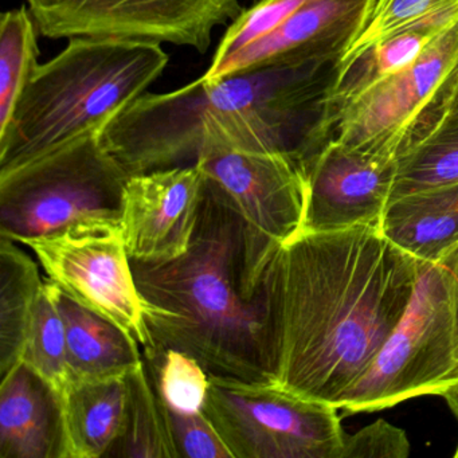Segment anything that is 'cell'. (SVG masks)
<instances>
[{
  "mask_svg": "<svg viewBox=\"0 0 458 458\" xmlns=\"http://www.w3.org/2000/svg\"><path fill=\"white\" fill-rule=\"evenodd\" d=\"M127 377L68 382L61 390L64 458L106 457L124 428Z\"/></svg>",
  "mask_w": 458,
  "mask_h": 458,
  "instance_id": "ac0fdd59",
  "label": "cell"
},
{
  "mask_svg": "<svg viewBox=\"0 0 458 458\" xmlns=\"http://www.w3.org/2000/svg\"><path fill=\"white\" fill-rule=\"evenodd\" d=\"M458 183V111L436 125L396 159L390 200L420 190Z\"/></svg>",
  "mask_w": 458,
  "mask_h": 458,
  "instance_id": "7402d4cb",
  "label": "cell"
},
{
  "mask_svg": "<svg viewBox=\"0 0 458 458\" xmlns=\"http://www.w3.org/2000/svg\"><path fill=\"white\" fill-rule=\"evenodd\" d=\"M452 111H458V74L454 87H453L452 95H450L449 103H447L446 112Z\"/></svg>",
  "mask_w": 458,
  "mask_h": 458,
  "instance_id": "1f68e13d",
  "label": "cell"
},
{
  "mask_svg": "<svg viewBox=\"0 0 458 458\" xmlns=\"http://www.w3.org/2000/svg\"><path fill=\"white\" fill-rule=\"evenodd\" d=\"M45 38H114L206 53L213 31L243 12L238 0H28Z\"/></svg>",
  "mask_w": 458,
  "mask_h": 458,
  "instance_id": "9c48e42d",
  "label": "cell"
},
{
  "mask_svg": "<svg viewBox=\"0 0 458 458\" xmlns=\"http://www.w3.org/2000/svg\"><path fill=\"white\" fill-rule=\"evenodd\" d=\"M141 351L159 398L178 411H202L210 388V374L205 367L181 351Z\"/></svg>",
  "mask_w": 458,
  "mask_h": 458,
  "instance_id": "cb8c5ba5",
  "label": "cell"
},
{
  "mask_svg": "<svg viewBox=\"0 0 458 458\" xmlns=\"http://www.w3.org/2000/svg\"><path fill=\"white\" fill-rule=\"evenodd\" d=\"M21 245L60 291L119 326L141 348L148 345L143 300L120 227L68 230Z\"/></svg>",
  "mask_w": 458,
  "mask_h": 458,
  "instance_id": "30bf717a",
  "label": "cell"
},
{
  "mask_svg": "<svg viewBox=\"0 0 458 458\" xmlns=\"http://www.w3.org/2000/svg\"><path fill=\"white\" fill-rule=\"evenodd\" d=\"M337 410L270 383L210 375L202 411L234 458H340Z\"/></svg>",
  "mask_w": 458,
  "mask_h": 458,
  "instance_id": "52a82bcc",
  "label": "cell"
},
{
  "mask_svg": "<svg viewBox=\"0 0 458 458\" xmlns=\"http://www.w3.org/2000/svg\"><path fill=\"white\" fill-rule=\"evenodd\" d=\"M47 281L65 323L68 382L127 377L143 363L141 345L132 336Z\"/></svg>",
  "mask_w": 458,
  "mask_h": 458,
  "instance_id": "2e32d148",
  "label": "cell"
},
{
  "mask_svg": "<svg viewBox=\"0 0 458 458\" xmlns=\"http://www.w3.org/2000/svg\"><path fill=\"white\" fill-rule=\"evenodd\" d=\"M36 29V21L26 7L4 13L0 20V132L9 125L38 65Z\"/></svg>",
  "mask_w": 458,
  "mask_h": 458,
  "instance_id": "603a6c76",
  "label": "cell"
},
{
  "mask_svg": "<svg viewBox=\"0 0 458 458\" xmlns=\"http://www.w3.org/2000/svg\"><path fill=\"white\" fill-rule=\"evenodd\" d=\"M205 175L198 165L128 178L120 229L131 259L160 264L189 250L202 206Z\"/></svg>",
  "mask_w": 458,
  "mask_h": 458,
  "instance_id": "7c38bea8",
  "label": "cell"
},
{
  "mask_svg": "<svg viewBox=\"0 0 458 458\" xmlns=\"http://www.w3.org/2000/svg\"><path fill=\"white\" fill-rule=\"evenodd\" d=\"M457 379V289L445 267L422 262L406 313L337 409L377 411L415 396L441 395Z\"/></svg>",
  "mask_w": 458,
  "mask_h": 458,
  "instance_id": "8992f818",
  "label": "cell"
},
{
  "mask_svg": "<svg viewBox=\"0 0 458 458\" xmlns=\"http://www.w3.org/2000/svg\"><path fill=\"white\" fill-rule=\"evenodd\" d=\"M455 21H458V4L436 13L412 28L383 39L358 57L340 64L339 74L329 95V109L336 128L343 111L353 98L377 82L409 68Z\"/></svg>",
  "mask_w": 458,
  "mask_h": 458,
  "instance_id": "d6986e66",
  "label": "cell"
},
{
  "mask_svg": "<svg viewBox=\"0 0 458 458\" xmlns=\"http://www.w3.org/2000/svg\"><path fill=\"white\" fill-rule=\"evenodd\" d=\"M442 267L447 270L454 280L455 289H457L458 299V245H455L441 261L438 262Z\"/></svg>",
  "mask_w": 458,
  "mask_h": 458,
  "instance_id": "f546056e",
  "label": "cell"
},
{
  "mask_svg": "<svg viewBox=\"0 0 458 458\" xmlns=\"http://www.w3.org/2000/svg\"><path fill=\"white\" fill-rule=\"evenodd\" d=\"M0 458H64L61 393L25 363L0 382Z\"/></svg>",
  "mask_w": 458,
  "mask_h": 458,
  "instance_id": "9a60e30c",
  "label": "cell"
},
{
  "mask_svg": "<svg viewBox=\"0 0 458 458\" xmlns=\"http://www.w3.org/2000/svg\"><path fill=\"white\" fill-rule=\"evenodd\" d=\"M160 402L178 458H234L205 412H182Z\"/></svg>",
  "mask_w": 458,
  "mask_h": 458,
  "instance_id": "83f0119b",
  "label": "cell"
},
{
  "mask_svg": "<svg viewBox=\"0 0 458 458\" xmlns=\"http://www.w3.org/2000/svg\"><path fill=\"white\" fill-rule=\"evenodd\" d=\"M101 133L0 173V234L23 242L68 230L120 227L127 171Z\"/></svg>",
  "mask_w": 458,
  "mask_h": 458,
  "instance_id": "5b68a950",
  "label": "cell"
},
{
  "mask_svg": "<svg viewBox=\"0 0 458 458\" xmlns=\"http://www.w3.org/2000/svg\"><path fill=\"white\" fill-rule=\"evenodd\" d=\"M458 4V0H375L367 25L344 53L340 64L358 57L383 39L422 22L442 10Z\"/></svg>",
  "mask_w": 458,
  "mask_h": 458,
  "instance_id": "484cf974",
  "label": "cell"
},
{
  "mask_svg": "<svg viewBox=\"0 0 458 458\" xmlns=\"http://www.w3.org/2000/svg\"><path fill=\"white\" fill-rule=\"evenodd\" d=\"M454 458H458V446H457V450H455V453H454Z\"/></svg>",
  "mask_w": 458,
  "mask_h": 458,
  "instance_id": "d6a6232c",
  "label": "cell"
},
{
  "mask_svg": "<svg viewBox=\"0 0 458 458\" xmlns=\"http://www.w3.org/2000/svg\"><path fill=\"white\" fill-rule=\"evenodd\" d=\"M168 64L154 42L76 37L37 65L0 132V173L45 157L82 136L103 132Z\"/></svg>",
  "mask_w": 458,
  "mask_h": 458,
  "instance_id": "277c9868",
  "label": "cell"
},
{
  "mask_svg": "<svg viewBox=\"0 0 458 458\" xmlns=\"http://www.w3.org/2000/svg\"><path fill=\"white\" fill-rule=\"evenodd\" d=\"M108 457L178 458L162 402L144 360L127 375L124 428Z\"/></svg>",
  "mask_w": 458,
  "mask_h": 458,
  "instance_id": "44dd1931",
  "label": "cell"
},
{
  "mask_svg": "<svg viewBox=\"0 0 458 458\" xmlns=\"http://www.w3.org/2000/svg\"><path fill=\"white\" fill-rule=\"evenodd\" d=\"M375 0H308L280 28L203 74L216 80L270 64L342 61L367 25Z\"/></svg>",
  "mask_w": 458,
  "mask_h": 458,
  "instance_id": "5bb4252c",
  "label": "cell"
},
{
  "mask_svg": "<svg viewBox=\"0 0 458 458\" xmlns=\"http://www.w3.org/2000/svg\"><path fill=\"white\" fill-rule=\"evenodd\" d=\"M22 363L41 375L60 393L68 382L65 323L47 278L31 318Z\"/></svg>",
  "mask_w": 458,
  "mask_h": 458,
  "instance_id": "d4e9b609",
  "label": "cell"
},
{
  "mask_svg": "<svg viewBox=\"0 0 458 458\" xmlns=\"http://www.w3.org/2000/svg\"><path fill=\"white\" fill-rule=\"evenodd\" d=\"M410 449L403 428L377 420L352 436L345 434L340 458H407Z\"/></svg>",
  "mask_w": 458,
  "mask_h": 458,
  "instance_id": "f1b7e54d",
  "label": "cell"
},
{
  "mask_svg": "<svg viewBox=\"0 0 458 458\" xmlns=\"http://www.w3.org/2000/svg\"><path fill=\"white\" fill-rule=\"evenodd\" d=\"M441 396L446 401L447 406L458 420V379L449 388H446Z\"/></svg>",
  "mask_w": 458,
  "mask_h": 458,
  "instance_id": "4dcf8cb0",
  "label": "cell"
},
{
  "mask_svg": "<svg viewBox=\"0 0 458 458\" xmlns=\"http://www.w3.org/2000/svg\"><path fill=\"white\" fill-rule=\"evenodd\" d=\"M195 165L262 242L278 248L299 234L307 176L289 157L210 144L203 147Z\"/></svg>",
  "mask_w": 458,
  "mask_h": 458,
  "instance_id": "8fae6325",
  "label": "cell"
},
{
  "mask_svg": "<svg viewBox=\"0 0 458 458\" xmlns=\"http://www.w3.org/2000/svg\"><path fill=\"white\" fill-rule=\"evenodd\" d=\"M278 248L259 240L205 178L189 250L160 264L132 261L148 331L141 350L181 351L213 377L269 383L261 278Z\"/></svg>",
  "mask_w": 458,
  "mask_h": 458,
  "instance_id": "3957f363",
  "label": "cell"
},
{
  "mask_svg": "<svg viewBox=\"0 0 458 458\" xmlns=\"http://www.w3.org/2000/svg\"><path fill=\"white\" fill-rule=\"evenodd\" d=\"M339 58L270 64L168 93H144L101 133L128 175L195 165L203 147L278 154L307 176L336 135L329 95Z\"/></svg>",
  "mask_w": 458,
  "mask_h": 458,
  "instance_id": "7a4b0ae2",
  "label": "cell"
},
{
  "mask_svg": "<svg viewBox=\"0 0 458 458\" xmlns=\"http://www.w3.org/2000/svg\"><path fill=\"white\" fill-rule=\"evenodd\" d=\"M395 175L396 159L348 148L334 139L308 170L300 232L379 227Z\"/></svg>",
  "mask_w": 458,
  "mask_h": 458,
  "instance_id": "4fadbf2b",
  "label": "cell"
},
{
  "mask_svg": "<svg viewBox=\"0 0 458 458\" xmlns=\"http://www.w3.org/2000/svg\"><path fill=\"white\" fill-rule=\"evenodd\" d=\"M420 265L377 226L283 243L261 278L270 385L337 407L406 313Z\"/></svg>",
  "mask_w": 458,
  "mask_h": 458,
  "instance_id": "6da1fadb",
  "label": "cell"
},
{
  "mask_svg": "<svg viewBox=\"0 0 458 458\" xmlns=\"http://www.w3.org/2000/svg\"><path fill=\"white\" fill-rule=\"evenodd\" d=\"M458 74V21L409 68L369 87L340 116L335 140L348 148L398 159L446 112Z\"/></svg>",
  "mask_w": 458,
  "mask_h": 458,
  "instance_id": "ba28073f",
  "label": "cell"
},
{
  "mask_svg": "<svg viewBox=\"0 0 458 458\" xmlns=\"http://www.w3.org/2000/svg\"><path fill=\"white\" fill-rule=\"evenodd\" d=\"M379 232L418 261L438 264L458 245V183L390 200L380 219Z\"/></svg>",
  "mask_w": 458,
  "mask_h": 458,
  "instance_id": "e0dca14e",
  "label": "cell"
},
{
  "mask_svg": "<svg viewBox=\"0 0 458 458\" xmlns=\"http://www.w3.org/2000/svg\"><path fill=\"white\" fill-rule=\"evenodd\" d=\"M308 0H259L250 9L243 10L227 29L214 55L210 69L250 47L254 42L280 28Z\"/></svg>",
  "mask_w": 458,
  "mask_h": 458,
  "instance_id": "4316f807",
  "label": "cell"
},
{
  "mask_svg": "<svg viewBox=\"0 0 458 458\" xmlns=\"http://www.w3.org/2000/svg\"><path fill=\"white\" fill-rule=\"evenodd\" d=\"M18 243L0 240V377L22 363L31 318L45 286L38 264Z\"/></svg>",
  "mask_w": 458,
  "mask_h": 458,
  "instance_id": "ffe728a7",
  "label": "cell"
}]
</instances>
